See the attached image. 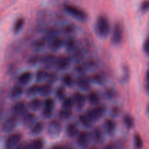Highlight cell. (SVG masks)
Masks as SVG:
<instances>
[{
  "label": "cell",
  "instance_id": "7",
  "mask_svg": "<svg viewBox=\"0 0 149 149\" xmlns=\"http://www.w3.org/2000/svg\"><path fill=\"white\" fill-rule=\"evenodd\" d=\"M12 115L16 117H22L29 111L28 105L24 100H18L13 104L11 109Z\"/></svg>",
  "mask_w": 149,
  "mask_h": 149
},
{
  "label": "cell",
  "instance_id": "30",
  "mask_svg": "<svg viewBox=\"0 0 149 149\" xmlns=\"http://www.w3.org/2000/svg\"><path fill=\"white\" fill-rule=\"evenodd\" d=\"M48 71L46 68H41L36 71L35 74V79L37 82H42V81H46L47 77L48 75Z\"/></svg>",
  "mask_w": 149,
  "mask_h": 149
},
{
  "label": "cell",
  "instance_id": "53",
  "mask_svg": "<svg viewBox=\"0 0 149 149\" xmlns=\"http://www.w3.org/2000/svg\"><path fill=\"white\" fill-rule=\"evenodd\" d=\"M146 89L148 90V92L149 93V70H148L146 72Z\"/></svg>",
  "mask_w": 149,
  "mask_h": 149
},
{
  "label": "cell",
  "instance_id": "9",
  "mask_svg": "<svg viewBox=\"0 0 149 149\" xmlns=\"http://www.w3.org/2000/svg\"><path fill=\"white\" fill-rule=\"evenodd\" d=\"M72 62L71 57L68 55H59L56 58L55 67L59 71H64L68 68Z\"/></svg>",
  "mask_w": 149,
  "mask_h": 149
},
{
  "label": "cell",
  "instance_id": "34",
  "mask_svg": "<svg viewBox=\"0 0 149 149\" xmlns=\"http://www.w3.org/2000/svg\"><path fill=\"white\" fill-rule=\"evenodd\" d=\"M72 110H68V109H62V108H61V109H60L58 111V117L61 120H67V119H69L72 116Z\"/></svg>",
  "mask_w": 149,
  "mask_h": 149
},
{
  "label": "cell",
  "instance_id": "47",
  "mask_svg": "<svg viewBox=\"0 0 149 149\" xmlns=\"http://www.w3.org/2000/svg\"><path fill=\"white\" fill-rule=\"evenodd\" d=\"M135 146L138 149L142 148L143 146L142 138H141V137L138 134H136L135 135Z\"/></svg>",
  "mask_w": 149,
  "mask_h": 149
},
{
  "label": "cell",
  "instance_id": "31",
  "mask_svg": "<svg viewBox=\"0 0 149 149\" xmlns=\"http://www.w3.org/2000/svg\"><path fill=\"white\" fill-rule=\"evenodd\" d=\"M25 25V19L23 17H20L16 19L13 25V30L14 33H18L23 29Z\"/></svg>",
  "mask_w": 149,
  "mask_h": 149
},
{
  "label": "cell",
  "instance_id": "51",
  "mask_svg": "<svg viewBox=\"0 0 149 149\" xmlns=\"http://www.w3.org/2000/svg\"><path fill=\"white\" fill-rule=\"evenodd\" d=\"M143 49H144V52H145L146 53L149 55V36H148V38L146 39L145 42H144Z\"/></svg>",
  "mask_w": 149,
  "mask_h": 149
},
{
  "label": "cell",
  "instance_id": "48",
  "mask_svg": "<svg viewBox=\"0 0 149 149\" xmlns=\"http://www.w3.org/2000/svg\"><path fill=\"white\" fill-rule=\"evenodd\" d=\"M121 143H110L103 146V149H120Z\"/></svg>",
  "mask_w": 149,
  "mask_h": 149
},
{
  "label": "cell",
  "instance_id": "38",
  "mask_svg": "<svg viewBox=\"0 0 149 149\" xmlns=\"http://www.w3.org/2000/svg\"><path fill=\"white\" fill-rule=\"evenodd\" d=\"M47 41L44 39L43 37L40 39H37L32 44V47L35 49V50H41L43 49L45 46L47 45Z\"/></svg>",
  "mask_w": 149,
  "mask_h": 149
},
{
  "label": "cell",
  "instance_id": "52",
  "mask_svg": "<svg viewBox=\"0 0 149 149\" xmlns=\"http://www.w3.org/2000/svg\"><path fill=\"white\" fill-rule=\"evenodd\" d=\"M16 149H30L29 143H26V142L20 143Z\"/></svg>",
  "mask_w": 149,
  "mask_h": 149
},
{
  "label": "cell",
  "instance_id": "29",
  "mask_svg": "<svg viewBox=\"0 0 149 149\" xmlns=\"http://www.w3.org/2000/svg\"><path fill=\"white\" fill-rule=\"evenodd\" d=\"M39 90H40V84H32L26 89V95L29 97H33V96H36V95L39 94Z\"/></svg>",
  "mask_w": 149,
  "mask_h": 149
},
{
  "label": "cell",
  "instance_id": "5",
  "mask_svg": "<svg viewBox=\"0 0 149 149\" xmlns=\"http://www.w3.org/2000/svg\"><path fill=\"white\" fill-rule=\"evenodd\" d=\"M63 130V125L58 119H52L49 122L47 128V134L51 138H57L61 135Z\"/></svg>",
  "mask_w": 149,
  "mask_h": 149
},
{
  "label": "cell",
  "instance_id": "17",
  "mask_svg": "<svg viewBox=\"0 0 149 149\" xmlns=\"http://www.w3.org/2000/svg\"><path fill=\"white\" fill-rule=\"evenodd\" d=\"M21 118L23 126L27 127H30L36 121H37V116L33 112L28 111Z\"/></svg>",
  "mask_w": 149,
  "mask_h": 149
},
{
  "label": "cell",
  "instance_id": "39",
  "mask_svg": "<svg viewBox=\"0 0 149 149\" xmlns=\"http://www.w3.org/2000/svg\"><path fill=\"white\" fill-rule=\"evenodd\" d=\"M90 80L93 82L97 84H103L105 82V77L104 75L100 73H96L94 74L91 77H90Z\"/></svg>",
  "mask_w": 149,
  "mask_h": 149
},
{
  "label": "cell",
  "instance_id": "35",
  "mask_svg": "<svg viewBox=\"0 0 149 149\" xmlns=\"http://www.w3.org/2000/svg\"><path fill=\"white\" fill-rule=\"evenodd\" d=\"M72 53V60H74L77 63L81 62L83 59H84V52L82 50V49H80L79 48L77 47L75 50Z\"/></svg>",
  "mask_w": 149,
  "mask_h": 149
},
{
  "label": "cell",
  "instance_id": "16",
  "mask_svg": "<svg viewBox=\"0 0 149 149\" xmlns=\"http://www.w3.org/2000/svg\"><path fill=\"white\" fill-rule=\"evenodd\" d=\"M90 135H91V139L96 143H101L104 141V132L103 130L98 127L93 128Z\"/></svg>",
  "mask_w": 149,
  "mask_h": 149
},
{
  "label": "cell",
  "instance_id": "13",
  "mask_svg": "<svg viewBox=\"0 0 149 149\" xmlns=\"http://www.w3.org/2000/svg\"><path fill=\"white\" fill-rule=\"evenodd\" d=\"M74 100V106L76 109L78 111H81L85 106L87 103V97L81 92H76L72 96Z\"/></svg>",
  "mask_w": 149,
  "mask_h": 149
},
{
  "label": "cell",
  "instance_id": "50",
  "mask_svg": "<svg viewBox=\"0 0 149 149\" xmlns=\"http://www.w3.org/2000/svg\"><path fill=\"white\" fill-rule=\"evenodd\" d=\"M141 10L143 12H147L149 10V0H145L141 3Z\"/></svg>",
  "mask_w": 149,
  "mask_h": 149
},
{
  "label": "cell",
  "instance_id": "36",
  "mask_svg": "<svg viewBox=\"0 0 149 149\" xmlns=\"http://www.w3.org/2000/svg\"><path fill=\"white\" fill-rule=\"evenodd\" d=\"M79 122L80 125L85 128H91L93 127V122L87 117L85 114H80L79 116Z\"/></svg>",
  "mask_w": 149,
  "mask_h": 149
},
{
  "label": "cell",
  "instance_id": "37",
  "mask_svg": "<svg viewBox=\"0 0 149 149\" xmlns=\"http://www.w3.org/2000/svg\"><path fill=\"white\" fill-rule=\"evenodd\" d=\"M44 146H45V143L42 138H36L29 143L30 149H43Z\"/></svg>",
  "mask_w": 149,
  "mask_h": 149
},
{
  "label": "cell",
  "instance_id": "15",
  "mask_svg": "<svg viewBox=\"0 0 149 149\" xmlns=\"http://www.w3.org/2000/svg\"><path fill=\"white\" fill-rule=\"evenodd\" d=\"M56 58L57 57L54 54L47 53L41 56L40 63L44 66V68H46L47 70L55 66Z\"/></svg>",
  "mask_w": 149,
  "mask_h": 149
},
{
  "label": "cell",
  "instance_id": "26",
  "mask_svg": "<svg viewBox=\"0 0 149 149\" xmlns=\"http://www.w3.org/2000/svg\"><path fill=\"white\" fill-rule=\"evenodd\" d=\"M61 82L63 85L68 88H72L75 85V79L71 74H65L61 77Z\"/></svg>",
  "mask_w": 149,
  "mask_h": 149
},
{
  "label": "cell",
  "instance_id": "1",
  "mask_svg": "<svg viewBox=\"0 0 149 149\" xmlns=\"http://www.w3.org/2000/svg\"><path fill=\"white\" fill-rule=\"evenodd\" d=\"M96 34L100 38H106L111 33V23L108 17L105 15H100L97 17L95 24Z\"/></svg>",
  "mask_w": 149,
  "mask_h": 149
},
{
  "label": "cell",
  "instance_id": "33",
  "mask_svg": "<svg viewBox=\"0 0 149 149\" xmlns=\"http://www.w3.org/2000/svg\"><path fill=\"white\" fill-rule=\"evenodd\" d=\"M74 70H75V71L77 74L81 75V74H85V73L87 72V71H89L90 69H89L88 65H87V63L86 62H79L77 63V65L74 67Z\"/></svg>",
  "mask_w": 149,
  "mask_h": 149
},
{
  "label": "cell",
  "instance_id": "55",
  "mask_svg": "<svg viewBox=\"0 0 149 149\" xmlns=\"http://www.w3.org/2000/svg\"><path fill=\"white\" fill-rule=\"evenodd\" d=\"M64 149H73L71 147H64Z\"/></svg>",
  "mask_w": 149,
  "mask_h": 149
},
{
  "label": "cell",
  "instance_id": "40",
  "mask_svg": "<svg viewBox=\"0 0 149 149\" xmlns=\"http://www.w3.org/2000/svg\"><path fill=\"white\" fill-rule=\"evenodd\" d=\"M55 97H57L58 100H59L60 101H62L64 98L66 96V93H65V89L64 87V86H60L58 88L55 90Z\"/></svg>",
  "mask_w": 149,
  "mask_h": 149
},
{
  "label": "cell",
  "instance_id": "2",
  "mask_svg": "<svg viewBox=\"0 0 149 149\" xmlns=\"http://www.w3.org/2000/svg\"><path fill=\"white\" fill-rule=\"evenodd\" d=\"M63 9L64 11L67 14L69 15L71 17L79 20V21L84 22L88 18V15H87V13L84 10L74 5V4L67 3V4H65L63 5Z\"/></svg>",
  "mask_w": 149,
  "mask_h": 149
},
{
  "label": "cell",
  "instance_id": "8",
  "mask_svg": "<svg viewBox=\"0 0 149 149\" xmlns=\"http://www.w3.org/2000/svg\"><path fill=\"white\" fill-rule=\"evenodd\" d=\"M23 136L20 132H14L10 134L5 142L6 149H16L19 144L21 143Z\"/></svg>",
  "mask_w": 149,
  "mask_h": 149
},
{
  "label": "cell",
  "instance_id": "24",
  "mask_svg": "<svg viewBox=\"0 0 149 149\" xmlns=\"http://www.w3.org/2000/svg\"><path fill=\"white\" fill-rule=\"evenodd\" d=\"M29 110L32 111H38L41 110L43 106V101L39 97H34L32 98L29 103H27Z\"/></svg>",
  "mask_w": 149,
  "mask_h": 149
},
{
  "label": "cell",
  "instance_id": "4",
  "mask_svg": "<svg viewBox=\"0 0 149 149\" xmlns=\"http://www.w3.org/2000/svg\"><path fill=\"white\" fill-rule=\"evenodd\" d=\"M55 107V100L52 97H47L43 101L42 108V116L45 119H49L53 115Z\"/></svg>",
  "mask_w": 149,
  "mask_h": 149
},
{
  "label": "cell",
  "instance_id": "25",
  "mask_svg": "<svg viewBox=\"0 0 149 149\" xmlns=\"http://www.w3.org/2000/svg\"><path fill=\"white\" fill-rule=\"evenodd\" d=\"M116 124L112 119H106L103 123V130L108 135H112L115 132Z\"/></svg>",
  "mask_w": 149,
  "mask_h": 149
},
{
  "label": "cell",
  "instance_id": "21",
  "mask_svg": "<svg viewBox=\"0 0 149 149\" xmlns=\"http://www.w3.org/2000/svg\"><path fill=\"white\" fill-rule=\"evenodd\" d=\"M32 78H33V74L31 71H24L17 77V83L22 86H26L31 81Z\"/></svg>",
  "mask_w": 149,
  "mask_h": 149
},
{
  "label": "cell",
  "instance_id": "44",
  "mask_svg": "<svg viewBox=\"0 0 149 149\" xmlns=\"http://www.w3.org/2000/svg\"><path fill=\"white\" fill-rule=\"evenodd\" d=\"M41 61V55H31V57H29V60H28V64L31 66L33 65H36V64H38L39 63H40Z\"/></svg>",
  "mask_w": 149,
  "mask_h": 149
},
{
  "label": "cell",
  "instance_id": "6",
  "mask_svg": "<svg viewBox=\"0 0 149 149\" xmlns=\"http://www.w3.org/2000/svg\"><path fill=\"white\" fill-rule=\"evenodd\" d=\"M124 37V29L119 23H115L111 33V42L114 45H119L122 43Z\"/></svg>",
  "mask_w": 149,
  "mask_h": 149
},
{
  "label": "cell",
  "instance_id": "11",
  "mask_svg": "<svg viewBox=\"0 0 149 149\" xmlns=\"http://www.w3.org/2000/svg\"><path fill=\"white\" fill-rule=\"evenodd\" d=\"M91 80L90 77H87L84 74L79 76L75 79V84L78 88L82 91H88L91 87Z\"/></svg>",
  "mask_w": 149,
  "mask_h": 149
},
{
  "label": "cell",
  "instance_id": "20",
  "mask_svg": "<svg viewBox=\"0 0 149 149\" xmlns=\"http://www.w3.org/2000/svg\"><path fill=\"white\" fill-rule=\"evenodd\" d=\"M24 93V88L23 86L17 84L13 86L11 88L10 92V97L13 100H15L17 99L20 98L22 95Z\"/></svg>",
  "mask_w": 149,
  "mask_h": 149
},
{
  "label": "cell",
  "instance_id": "10",
  "mask_svg": "<svg viewBox=\"0 0 149 149\" xmlns=\"http://www.w3.org/2000/svg\"><path fill=\"white\" fill-rule=\"evenodd\" d=\"M17 124V117L16 116H12L7 117L4 122H2L1 126V130L2 132L8 133V132H13L16 127Z\"/></svg>",
  "mask_w": 149,
  "mask_h": 149
},
{
  "label": "cell",
  "instance_id": "27",
  "mask_svg": "<svg viewBox=\"0 0 149 149\" xmlns=\"http://www.w3.org/2000/svg\"><path fill=\"white\" fill-rule=\"evenodd\" d=\"M53 87L52 84L50 83L46 82L45 84L40 85V90H39V95L42 97H48L52 93Z\"/></svg>",
  "mask_w": 149,
  "mask_h": 149
},
{
  "label": "cell",
  "instance_id": "19",
  "mask_svg": "<svg viewBox=\"0 0 149 149\" xmlns=\"http://www.w3.org/2000/svg\"><path fill=\"white\" fill-rule=\"evenodd\" d=\"M64 47L65 48V50L68 52H73L77 47H78V42L77 39L73 36H70L67 38L65 40H64Z\"/></svg>",
  "mask_w": 149,
  "mask_h": 149
},
{
  "label": "cell",
  "instance_id": "22",
  "mask_svg": "<svg viewBox=\"0 0 149 149\" xmlns=\"http://www.w3.org/2000/svg\"><path fill=\"white\" fill-rule=\"evenodd\" d=\"M45 123L42 121H36L29 127V132L32 135H37L42 133V132L45 129Z\"/></svg>",
  "mask_w": 149,
  "mask_h": 149
},
{
  "label": "cell",
  "instance_id": "23",
  "mask_svg": "<svg viewBox=\"0 0 149 149\" xmlns=\"http://www.w3.org/2000/svg\"><path fill=\"white\" fill-rule=\"evenodd\" d=\"M79 132L78 125L74 122L68 123L65 127V133L69 138H74L77 136V135Z\"/></svg>",
  "mask_w": 149,
  "mask_h": 149
},
{
  "label": "cell",
  "instance_id": "12",
  "mask_svg": "<svg viewBox=\"0 0 149 149\" xmlns=\"http://www.w3.org/2000/svg\"><path fill=\"white\" fill-rule=\"evenodd\" d=\"M77 138V143L79 147L81 148H86L88 147L90 141H92L91 135L87 131H81L79 132Z\"/></svg>",
  "mask_w": 149,
  "mask_h": 149
},
{
  "label": "cell",
  "instance_id": "32",
  "mask_svg": "<svg viewBox=\"0 0 149 149\" xmlns=\"http://www.w3.org/2000/svg\"><path fill=\"white\" fill-rule=\"evenodd\" d=\"M61 102H62V103H61V107H62V109L72 110V109L74 106L72 96H65V98Z\"/></svg>",
  "mask_w": 149,
  "mask_h": 149
},
{
  "label": "cell",
  "instance_id": "43",
  "mask_svg": "<svg viewBox=\"0 0 149 149\" xmlns=\"http://www.w3.org/2000/svg\"><path fill=\"white\" fill-rule=\"evenodd\" d=\"M123 122L125 123L126 127L128 128V129H131V128L133 127L134 119L130 114L125 115V116L123 118Z\"/></svg>",
  "mask_w": 149,
  "mask_h": 149
},
{
  "label": "cell",
  "instance_id": "49",
  "mask_svg": "<svg viewBox=\"0 0 149 149\" xmlns=\"http://www.w3.org/2000/svg\"><path fill=\"white\" fill-rule=\"evenodd\" d=\"M120 113V109L118 106H113L111 109V117L115 118L117 117Z\"/></svg>",
  "mask_w": 149,
  "mask_h": 149
},
{
  "label": "cell",
  "instance_id": "45",
  "mask_svg": "<svg viewBox=\"0 0 149 149\" xmlns=\"http://www.w3.org/2000/svg\"><path fill=\"white\" fill-rule=\"evenodd\" d=\"M58 79V75L56 72H49L48 73L47 77V82L50 83V84H54L55 82H56Z\"/></svg>",
  "mask_w": 149,
  "mask_h": 149
},
{
  "label": "cell",
  "instance_id": "18",
  "mask_svg": "<svg viewBox=\"0 0 149 149\" xmlns=\"http://www.w3.org/2000/svg\"><path fill=\"white\" fill-rule=\"evenodd\" d=\"M87 102H88L90 105L95 106L100 104L101 101V97L100 94L96 91H90L87 93Z\"/></svg>",
  "mask_w": 149,
  "mask_h": 149
},
{
  "label": "cell",
  "instance_id": "14",
  "mask_svg": "<svg viewBox=\"0 0 149 149\" xmlns=\"http://www.w3.org/2000/svg\"><path fill=\"white\" fill-rule=\"evenodd\" d=\"M63 45L64 39L61 37L60 35L49 39L47 43V46L52 52H56V51L59 50L62 47H63Z\"/></svg>",
  "mask_w": 149,
  "mask_h": 149
},
{
  "label": "cell",
  "instance_id": "28",
  "mask_svg": "<svg viewBox=\"0 0 149 149\" xmlns=\"http://www.w3.org/2000/svg\"><path fill=\"white\" fill-rule=\"evenodd\" d=\"M58 35H60V30H58L57 28H49V29H47L45 31L43 38L47 42L49 39H52L53 37H55V36H58Z\"/></svg>",
  "mask_w": 149,
  "mask_h": 149
},
{
  "label": "cell",
  "instance_id": "42",
  "mask_svg": "<svg viewBox=\"0 0 149 149\" xmlns=\"http://www.w3.org/2000/svg\"><path fill=\"white\" fill-rule=\"evenodd\" d=\"M76 31V27L74 24H68L63 26L62 29V32L65 35H68V36H71Z\"/></svg>",
  "mask_w": 149,
  "mask_h": 149
},
{
  "label": "cell",
  "instance_id": "56",
  "mask_svg": "<svg viewBox=\"0 0 149 149\" xmlns=\"http://www.w3.org/2000/svg\"><path fill=\"white\" fill-rule=\"evenodd\" d=\"M87 149H97V148H95V147H91V148H87Z\"/></svg>",
  "mask_w": 149,
  "mask_h": 149
},
{
  "label": "cell",
  "instance_id": "46",
  "mask_svg": "<svg viewBox=\"0 0 149 149\" xmlns=\"http://www.w3.org/2000/svg\"><path fill=\"white\" fill-rule=\"evenodd\" d=\"M130 77V70L127 66L123 67V71H122V75L121 77V81L122 82H127L129 79Z\"/></svg>",
  "mask_w": 149,
  "mask_h": 149
},
{
  "label": "cell",
  "instance_id": "41",
  "mask_svg": "<svg viewBox=\"0 0 149 149\" xmlns=\"http://www.w3.org/2000/svg\"><path fill=\"white\" fill-rule=\"evenodd\" d=\"M103 96L107 100H113V99L116 98V92L114 89L109 87V88H106L104 90V92H103Z\"/></svg>",
  "mask_w": 149,
  "mask_h": 149
},
{
  "label": "cell",
  "instance_id": "3",
  "mask_svg": "<svg viewBox=\"0 0 149 149\" xmlns=\"http://www.w3.org/2000/svg\"><path fill=\"white\" fill-rule=\"evenodd\" d=\"M106 112V107L103 105L99 104L97 106H93V108L89 109L85 112L87 117L93 123L97 122L103 117Z\"/></svg>",
  "mask_w": 149,
  "mask_h": 149
},
{
  "label": "cell",
  "instance_id": "54",
  "mask_svg": "<svg viewBox=\"0 0 149 149\" xmlns=\"http://www.w3.org/2000/svg\"><path fill=\"white\" fill-rule=\"evenodd\" d=\"M50 149H64V146H63L61 145H55Z\"/></svg>",
  "mask_w": 149,
  "mask_h": 149
}]
</instances>
